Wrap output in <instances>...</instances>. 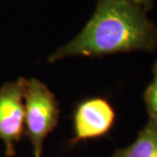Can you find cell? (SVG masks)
Wrapping results in <instances>:
<instances>
[{"label":"cell","instance_id":"7a4b0ae2","mask_svg":"<svg viewBox=\"0 0 157 157\" xmlns=\"http://www.w3.org/2000/svg\"><path fill=\"white\" fill-rule=\"evenodd\" d=\"M24 101L25 134L34 157H41L44 140L58 125L59 103L48 87L36 78L26 79Z\"/></svg>","mask_w":157,"mask_h":157},{"label":"cell","instance_id":"5b68a950","mask_svg":"<svg viewBox=\"0 0 157 157\" xmlns=\"http://www.w3.org/2000/svg\"><path fill=\"white\" fill-rule=\"evenodd\" d=\"M111 157H157V121L149 119L135 141L116 149Z\"/></svg>","mask_w":157,"mask_h":157},{"label":"cell","instance_id":"277c9868","mask_svg":"<svg viewBox=\"0 0 157 157\" xmlns=\"http://www.w3.org/2000/svg\"><path fill=\"white\" fill-rule=\"evenodd\" d=\"M115 121V112L103 98H90L75 107L73 115V137L71 144L107 135Z\"/></svg>","mask_w":157,"mask_h":157},{"label":"cell","instance_id":"6da1fadb","mask_svg":"<svg viewBox=\"0 0 157 157\" xmlns=\"http://www.w3.org/2000/svg\"><path fill=\"white\" fill-rule=\"evenodd\" d=\"M134 0H98L94 15L82 31L57 49L50 63L74 56L98 57L157 48V25Z\"/></svg>","mask_w":157,"mask_h":157},{"label":"cell","instance_id":"3957f363","mask_svg":"<svg viewBox=\"0 0 157 157\" xmlns=\"http://www.w3.org/2000/svg\"><path fill=\"white\" fill-rule=\"evenodd\" d=\"M25 83L26 79L20 78L0 87V140L5 144L7 157L16 155L15 143L25 131Z\"/></svg>","mask_w":157,"mask_h":157},{"label":"cell","instance_id":"52a82bcc","mask_svg":"<svg viewBox=\"0 0 157 157\" xmlns=\"http://www.w3.org/2000/svg\"><path fill=\"white\" fill-rule=\"evenodd\" d=\"M134 1L135 4H137L146 12H147L154 7V4L156 0H134Z\"/></svg>","mask_w":157,"mask_h":157},{"label":"cell","instance_id":"8992f818","mask_svg":"<svg viewBox=\"0 0 157 157\" xmlns=\"http://www.w3.org/2000/svg\"><path fill=\"white\" fill-rule=\"evenodd\" d=\"M153 79L143 94V101L149 119L157 121V61L153 67Z\"/></svg>","mask_w":157,"mask_h":157}]
</instances>
